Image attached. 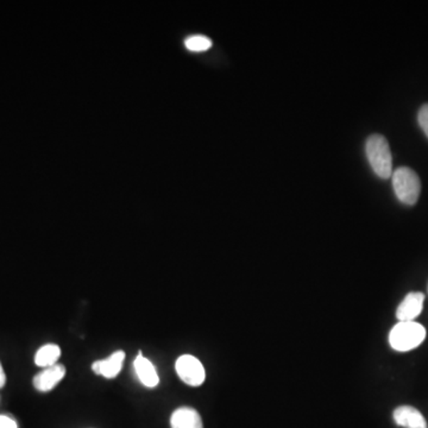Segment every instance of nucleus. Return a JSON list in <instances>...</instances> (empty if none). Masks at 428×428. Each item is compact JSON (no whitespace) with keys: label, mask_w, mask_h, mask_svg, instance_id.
Masks as SVG:
<instances>
[{"label":"nucleus","mask_w":428,"mask_h":428,"mask_svg":"<svg viewBox=\"0 0 428 428\" xmlns=\"http://www.w3.org/2000/svg\"><path fill=\"white\" fill-rule=\"evenodd\" d=\"M426 330L415 321H399L389 333V344L400 352L410 351L422 344Z\"/></svg>","instance_id":"obj_1"},{"label":"nucleus","mask_w":428,"mask_h":428,"mask_svg":"<svg viewBox=\"0 0 428 428\" xmlns=\"http://www.w3.org/2000/svg\"><path fill=\"white\" fill-rule=\"evenodd\" d=\"M365 151L376 175L382 178H390L392 175V157L388 141L381 134H373L368 138Z\"/></svg>","instance_id":"obj_2"},{"label":"nucleus","mask_w":428,"mask_h":428,"mask_svg":"<svg viewBox=\"0 0 428 428\" xmlns=\"http://www.w3.org/2000/svg\"><path fill=\"white\" fill-rule=\"evenodd\" d=\"M392 186L397 199L410 206L417 203L420 196V178L410 168L401 167L396 169L392 174Z\"/></svg>","instance_id":"obj_3"},{"label":"nucleus","mask_w":428,"mask_h":428,"mask_svg":"<svg viewBox=\"0 0 428 428\" xmlns=\"http://www.w3.org/2000/svg\"><path fill=\"white\" fill-rule=\"evenodd\" d=\"M175 369L178 378L191 387H200L206 378L203 363L194 355H183L178 357L175 363Z\"/></svg>","instance_id":"obj_4"},{"label":"nucleus","mask_w":428,"mask_h":428,"mask_svg":"<svg viewBox=\"0 0 428 428\" xmlns=\"http://www.w3.org/2000/svg\"><path fill=\"white\" fill-rule=\"evenodd\" d=\"M65 376V368L62 364H55L53 367L46 368L33 378V387L38 392H50Z\"/></svg>","instance_id":"obj_5"},{"label":"nucleus","mask_w":428,"mask_h":428,"mask_svg":"<svg viewBox=\"0 0 428 428\" xmlns=\"http://www.w3.org/2000/svg\"><path fill=\"white\" fill-rule=\"evenodd\" d=\"M124 360H125V352L123 350H118L113 352L112 355L107 357L106 360H95V363L92 364V370L102 378L111 380L117 378L122 371Z\"/></svg>","instance_id":"obj_6"},{"label":"nucleus","mask_w":428,"mask_h":428,"mask_svg":"<svg viewBox=\"0 0 428 428\" xmlns=\"http://www.w3.org/2000/svg\"><path fill=\"white\" fill-rule=\"evenodd\" d=\"M424 301V295L422 293H410L397 307L396 318L400 321H414L422 312Z\"/></svg>","instance_id":"obj_7"},{"label":"nucleus","mask_w":428,"mask_h":428,"mask_svg":"<svg viewBox=\"0 0 428 428\" xmlns=\"http://www.w3.org/2000/svg\"><path fill=\"white\" fill-rule=\"evenodd\" d=\"M396 424L405 428H427L424 415L414 407L401 406L394 410Z\"/></svg>","instance_id":"obj_8"},{"label":"nucleus","mask_w":428,"mask_h":428,"mask_svg":"<svg viewBox=\"0 0 428 428\" xmlns=\"http://www.w3.org/2000/svg\"><path fill=\"white\" fill-rule=\"evenodd\" d=\"M171 428H203L200 414L192 407H180L171 414Z\"/></svg>","instance_id":"obj_9"},{"label":"nucleus","mask_w":428,"mask_h":428,"mask_svg":"<svg viewBox=\"0 0 428 428\" xmlns=\"http://www.w3.org/2000/svg\"><path fill=\"white\" fill-rule=\"evenodd\" d=\"M134 365L137 378H139L141 383L146 385V388H155L159 385L160 378H159L156 369L149 360H146V357L141 355V352H139V355L136 357Z\"/></svg>","instance_id":"obj_10"},{"label":"nucleus","mask_w":428,"mask_h":428,"mask_svg":"<svg viewBox=\"0 0 428 428\" xmlns=\"http://www.w3.org/2000/svg\"><path fill=\"white\" fill-rule=\"evenodd\" d=\"M60 355H61V348L58 345H43L35 355V364L44 369L53 367L55 364H58Z\"/></svg>","instance_id":"obj_11"},{"label":"nucleus","mask_w":428,"mask_h":428,"mask_svg":"<svg viewBox=\"0 0 428 428\" xmlns=\"http://www.w3.org/2000/svg\"><path fill=\"white\" fill-rule=\"evenodd\" d=\"M185 46L188 50L199 53V51L208 50L212 47V41L203 35H194L185 41Z\"/></svg>","instance_id":"obj_12"},{"label":"nucleus","mask_w":428,"mask_h":428,"mask_svg":"<svg viewBox=\"0 0 428 428\" xmlns=\"http://www.w3.org/2000/svg\"><path fill=\"white\" fill-rule=\"evenodd\" d=\"M417 119H419L421 129L424 130V134L428 137V104L421 107Z\"/></svg>","instance_id":"obj_13"},{"label":"nucleus","mask_w":428,"mask_h":428,"mask_svg":"<svg viewBox=\"0 0 428 428\" xmlns=\"http://www.w3.org/2000/svg\"><path fill=\"white\" fill-rule=\"evenodd\" d=\"M0 428H18L17 422L6 415H0Z\"/></svg>","instance_id":"obj_14"},{"label":"nucleus","mask_w":428,"mask_h":428,"mask_svg":"<svg viewBox=\"0 0 428 428\" xmlns=\"http://www.w3.org/2000/svg\"><path fill=\"white\" fill-rule=\"evenodd\" d=\"M5 383H6V375H5L3 365H1V363H0V389L4 387Z\"/></svg>","instance_id":"obj_15"}]
</instances>
